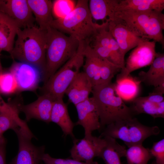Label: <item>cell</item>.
Masks as SVG:
<instances>
[{
  "instance_id": "obj_1",
  "label": "cell",
  "mask_w": 164,
  "mask_h": 164,
  "mask_svg": "<svg viewBox=\"0 0 164 164\" xmlns=\"http://www.w3.org/2000/svg\"><path fill=\"white\" fill-rule=\"evenodd\" d=\"M47 30L36 26L18 29L17 39L10 54L11 57L36 66L43 75L45 65Z\"/></svg>"
},
{
  "instance_id": "obj_2",
  "label": "cell",
  "mask_w": 164,
  "mask_h": 164,
  "mask_svg": "<svg viewBox=\"0 0 164 164\" xmlns=\"http://www.w3.org/2000/svg\"><path fill=\"white\" fill-rule=\"evenodd\" d=\"M114 16L136 36L145 39H152L164 48V14L162 11L126 10L115 12Z\"/></svg>"
},
{
  "instance_id": "obj_3",
  "label": "cell",
  "mask_w": 164,
  "mask_h": 164,
  "mask_svg": "<svg viewBox=\"0 0 164 164\" xmlns=\"http://www.w3.org/2000/svg\"><path fill=\"white\" fill-rule=\"evenodd\" d=\"M88 2V0H78L70 13L63 18L53 19L50 26L69 35L79 42L89 44L100 24L93 22Z\"/></svg>"
},
{
  "instance_id": "obj_4",
  "label": "cell",
  "mask_w": 164,
  "mask_h": 164,
  "mask_svg": "<svg viewBox=\"0 0 164 164\" xmlns=\"http://www.w3.org/2000/svg\"><path fill=\"white\" fill-rule=\"evenodd\" d=\"M80 42L51 27L47 30L46 61L43 77L45 83L77 52Z\"/></svg>"
},
{
  "instance_id": "obj_5",
  "label": "cell",
  "mask_w": 164,
  "mask_h": 164,
  "mask_svg": "<svg viewBox=\"0 0 164 164\" xmlns=\"http://www.w3.org/2000/svg\"><path fill=\"white\" fill-rule=\"evenodd\" d=\"M91 93L99 113L101 129L116 121L133 118L130 108L118 94L115 84L111 82L94 87Z\"/></svg>"
},
{
  "instance_id": "obj_6",
  "label": "cell",
  "mask_w": 164,
  "mask_h": 164,
  "mask_svg": "<svg viewBox=\"0 0 164 164\" xmlns=\"http://www.w3.org/2000/svg\"><path fill=\"white\" fill-rule=\"evenodd\" d=\"M85 45L84 43L80 42L74 55L44 83L42 89L43 94L50 95L55 101L63 99L67 88L83 66Z\"/></svg>"
},
{
  "instance_id": "obj_7",
  "label": "cell",
  "mask_w": 164,
  "mask_h": 164,
  "mask_svg": "<svg viewBox=\"0 0 164 164\" xmlns=\"http://www.w3.org/2000/svg\"><path fill=\"white\" fill-rule=\"evenodd\" d=\"M106 126L99 137L109 136L120 139L128 147L142 144L147 138L158 135L160 132L158 126L145 125L133 118L118 121Z\"/></svg>"
},
{
  "instance_id": "obj_8",
  "label": "cell",
  "mask_w": 164,
  "mask_h": 164,
  "mask_svg": "<svg viewBox=\"0 0 164 164\" xmlns=\"http://www.w3.org/2000/svg\"><path fill=\"white\" fill-rule=\"evenodd\" d=\"M156 42L145 39L135 47L130 53L125 64L116 77V81L125 78L135 70L150 65L157 53Z\"/></svg>"
},
{
  "instance_id": "obj_9",
  "label": "cell",
  "mask_w": 164,
  "mask_h": 164,
  "mask_svg": "<svg viewBox=\"0 0 164 164\" xmlns=\"http://www.w3.org/2000/svg\"><path fill=\"white\" fill-rule=\"evenodd\" d=\"M15 132L18 139V151L9 164H40L45 146H37L32 143V139L36 138L30 129L21 128Z\"/></svg>"
},
{
  "instance_id": "obj_10",
  "label": "cell",
  "mask_w": 164,
  "mask_h": 164,
  "mask_svg": "<svg viewBox=\"0 0 164 164\" xmlns=\"http://www.w3.org/2000/svg\"><path fill=\"white\" fill-rule=\"evenodd\" d=\"M73 145L70 150V156L75 160L85 162L93 161L99 157L101 150L105 143L104 138L92 135L85 136L81 139L74 138Z\"/></svg>"
},
{
  "instance_id": "obj_11",
  "label": "cell",
  "mask_w": 164,
  "mask_h": 164,
  "mask_svg": "<svg viewBox=\"0 0 164 164\" xmlns=\"http://www.w3.org/2000/svg\"><path fill=\"white\" fill-rule=\"evenodd\" d=\"M10 72L14 76L18 91H33L37 88L43 77L39 69L32 64L23 62H14Z\"/></svg>"
},
{
  "instance_id": "obj_12",
  "label": "cell",
  "mask_w": 164,
  "mask_h": 164,
  "mask_svg": "<svg viewBox=\"0 0 164 164\" xmlns=\"http://www.w3.org/2000/svg\"><path fill=\"white\" fill-rule=\"evenodd\" d=\"M0 11L12 19L19 29L35 26V19L27 0H4Z\"/></svg>"
},
{
  "instance_id": "obj_13",
  "label": "cell",
  "mask_w": 164,
  "mask_h": 164,
  "mask_svg": "<svg viewBox=\"0 0 164 164\" xmlns=\"http://www.w3.org/2000/svg\"><path fill=\"white\" fill-rule=\"evenodd\" d=\"M75 106L78 120L75 124L83 127L85 136H90L93 131L101 129L99 113L93 97H89Z\"/></svg>"
},
{
  "instance_id": "obj_14",
  "label": "cell",
  "mask_w": 164,
  "mask_h": 164,
  "mask_svg": "<svg viewBox=\"0 0 164 164\" xmlns=\"http://www.w3.org/2000/svg\"><path fill=\"white\" fill-rule=\"evenodd\" d=\"M54 101L50 95L43 94L31 103L26 105L21 104L20 110L25 114V120L26 122L32 119H36L49 124L51 122V113Z\"/></svg>"
},
{
  "instance_id": "obj_15",
  "label": "cell",
  "mask_w": 164,
  "mask_h": 164,
  "mask_svg": "<svg viewBox=\"0 0 164 164\" xmlns=\"http://www.w3.org/2000/svg\"><path fill=\"white\" fill-rule=\"evenodd\" d=\"M108 22V30L117 42L124 57L129 51L145 39L135 35L120 20Z\"/></svg>"
},
{
  "instance_id": "obj_16",
  "label": "cell",
  "mask_w": 164,
  "mask_h": 164,
  "mask_svg": "<svg viewBox=\"0 0 164 164\" xmlns=\"http://www.w3.org/2000/svg\"><path fill=\"white\" fill-rule=\"evenodd\" d=\"M20 103L5 102L0 107V137L7 130L15 132L21 128H28L27 122L21 119L19 114Z\"/></svg>"
},
{
  "instance_id": "obj_17",
  "label": "cell",
  "mask_w": 164,
  "mask_h": 164,
  "mask_svg": "<svg viewBox=\"0 0 164 164\" xmlns=\"http://www.w3.org/2000/svg\"><path fill=\"white\" fill-rule=\"evenodd\" d=\"M92 89L91 81L83 71L78 73L67 88L65 94L68 96L69 101L75 106L88 99Z\"/></svg>"
},
{
  "instance_id": "obj_18",
  "label": "cell",
  "mask_w": 164,
  "mask_h": 164,
  "mask_svg": "<svg viewBox=\"0 0 164 164\" xmlns=\"http://www.w3.org/2000/svg\"><path fill=\"white\" fill-rule=\"evenodd\" d=\"M84 53L85 58L84 72L91 81L93 88L101 85L100 73L103 58L97 54L89 44H86Z\"/></svg>"
},
{
  "instance_id": "obj_19",
  "label": "cell",
  "mask_w": 164,
  "mask_h": 164,
  "mask_svg": "<svg viewBox=\"0 0 164 164\" xmlns=\"http://www.w3.org/2000/svg\"><path fill=\"white\" fill-rule=\"evenodd\" d=\"M51 122L58 125L63 132L64 137L68 135L75 138L73 129L75 124L69 114L67 105L63 99L56 100L53 105L50 118Z\"/></svg>"
},
{
  "instance_id": "obj_20",
  "label": "cell",
  "mask_w": 164,
  "mask_h": 164,
  "mask_svg": "<svg viewBox=\"0 0 164 164\" xmlns=\"http://www.w3.org/2000/svg\"><path fill=\"white\" fill-rule=\"evenodd\" d=\"M19 29L16 23L5 13L0 11V49L10 54Z\"/></svg>"
},
{
  "instance_id": "obj_21",
  "label": "cell",
  "mask_w": 164,
  "mask_h": 164,
  "mask_svg": "<svg viewBox=\"0 0 164 164\" xmlns=\"http://www.w3.org/2000/svg\"><path fill=\"white\" fill-rule=\"evenodd\" d=\"M39 27L47 30L53 19L52 2L50 0H27Z\"/></svg>"
},
{
  "instance_id": "obj_22",
  "label": "cell",
  "mask_w": 164,
  "mask_h": 164,
  "mask_svg": "<svg viewBox=\"0 0 164 164\" xmlns=\"http://www.w3.org/2000/svg\"><path fill=\"white\" fill-rule=\"evenodd\" d=\"M147 72L138 73L139 81L155 87L164 82V54L157 53L156 57Z\"/></svg>"
},
{
  "instance_id": "obj_23",
  "label": "cell",
  "mask_w": 164,
  "mask_h": 164,
  "mask_svg": "<svg viewBox=\"0 0 164 164\" xmlns=\"http://www.w3.org/2000/svg\"><path fill=\"white\" fill-rule=\"evenodd\" d=\"M164 9V0H116L114 11L115 13L126 10L162 11Z\"/></svg>"
},
{
  "instance_id": "obj_24",
  "label": "cell",
  "mask_w": 164,
  "mask_h": 164,
  "mask_svg": "<svg viewBox=\"0 0 164 164\" xmlns=\"http://www.w3.org/2000/svg\"><path fill=\"white\" fill-rule=\"evenodd\" d=\"M105 143L99 157L103 159L106 164H121L120 159L125 157L126 149L119 144L116 139L109 136L103 137Z\"/></svg>"
},
{
  "instance_id": "obj_25",
  "label": "cell",
  "mask_w": 164,
  "mask_h": 164,
  "mask_svg": "<svg viewBox=\"0 0 164 164\" xmlns=\"http://www.w3.org/2000/svg\"><path fill=\"white\" fill-rule=\"evenodd\" d=\"M129 107L133 114L144 113L154 118H164V101L155 103L149 101L145 97H139L133 100Z\"/></svg>"
},
{
  "instance_id": "obj_26",
  "label": "cell",
  "mask_w": 164,
  "mask_h": 164,
  "mask_svg": "<svg viewBox=\"0 0 164 164\" xmlns=\"http://www.w3.org/2000/svg\"><path fill=\"white\" fill-rule=\"evenodd\" d=\"M89 2V8L92 18L96 20L108 22L114 19L116 0H90Z\"/></svg>"
},
{
  "instance_id": "obj_27",
  "label": "cell",
  "mask_w": 164,
  "mask_h": 164,
  "mask_svg": "<svg viewBox=\"0 0 164 164\" xmlns=\"http://www.w3.org/2000/svg\"><path fill=\"white\" fill-rule=\"evenodd\" d=\"M125 157L127 164H147L152 158L150 149L143 147L142 144H136L128 147Z\"/></svg>"
},
{
  "instance_id": "obj_28",
  "label": "cell",
  "mask_w": 164,
  "mask_h": 164,
  "mask_svg": "<svg viewBox=\"0 0 164 164\" xmlns=\"http://www.w3.org/2000/svg\"><path fill=\"white\" fill-rule=\"evenodd\" d=\"M116 81L115 84L117 91L121 97L127 99L131 98L136 96L138 91L139 81L129 77Z\"/></svg>"
},
{
  "instance_id": "obj_29",
  "label": "cell",
  "mask_w": 164,
  "mask_h": 164,
  "mask_svg": "<svg viewBox=\"0 0 164 164\" xmlns=\"http://www.w3.org/2000/svg\"><path fill=\"white\" fill-rule=\"evenodd\" d=\"M76 4L72 0H56L52 2V12L56 19H62L75 8Z\"/></svg>"
},
{
  "instance_id": "obj_30",
  "label": "cell",
  "mask_w": 164,
  "mask_h": 164,
  "mask_svg": "<svg viewBox=\"0 0 164 164\" xmlns=\"http://www.w3.org/2000/svg\"><path fill=\"white\" fill-rule=\"evenodd\" d=\"M18 91V86L14 75L10 71L0 73V93L9 94Z\"/></svg>"
},
{
  "instance_id": "obj_31",
  "label": "cell",
  "mask_w": 164,
  "mask_h": 164,
  "mask_svg": "<svg viewBox=\"0 0 164 164\" xmlns=\"http://www.w3.org/2000/svg\"><path fill=\"white\" fill-rule=\"evenodd\" d=\"M45 164H98L96 161L85 162L78 161L73 159L56 158L52 157L48 154L45 153L42 158Z\"/></svg>"
},
{
  "instance_id": "obj_32",
  "label": "cell",
  "mask_w": 164,
  "mask_h": 164,
  "mask_svg": "<svg viewBox=\"0 0 164 164\" xmlns=\"http://www.w3.org/2000/svg\"><path fill=\"white\" fill-rule=\"evenodd\" d=\"M153 157L155 159L156 164H164V139L154 142L150 149Z\"/></svg>"
},
{
  "instance_id": "obj_33",
  "label": "cell",
  "mask_w": 164,
  "mask_h": 164,
  "mask_svg": "<svg viewBox=\"0 0 164 164\" xmlns=\"http://www.w3.org/2000/svg\"><path fill=\"white\" fill-rule=\"evenodd\" d=\"M7 140L4 136L0 137V164H6V146Z\"/></svg>"
},
{
  "instance_id": "obj_34",
  "label": "cell",
  "mask_w": 164,
  "mask_h": 164,
  "mask_svg": "<svg viewBox=\"0 0 164 164\" xmlns=\"http://www.w3.org/2000/svg\"><path fill=\"white\" fill-rule=\"evenodd\" d=\"M145 97L149 101L155 103H160L164 101L162 94L153 92L149 93V95Z\"/></svg>"
},
{
  "instance_id": "obj_35",
  "label": "cell",
  "mask_w": 164,
  "mask_h": 164,
  "mask_svg": "<svg viewBox=\"0 0 164 164\" xmlns=\"http://www.w3.org/2000/svg\"><path fill=\"white\" fill-rule=\"evenodd\" d=\"M153 92L163 94H164V82L155 87Z\"/></svg>"
},
{
  "instance_id": "obj_36",
  "label": "cell",
  "mask_w": 164,
  "mask_h": 164,
  "mask_svg": "<svg viewBox=\"0 0 164 164\" xmlns=\"http://www.w3.org/2000/svg\"><path fill=\"white\" fill-rule=\"evenodd\" d=\"M2 51V50L1 49H0V73L2 72V68L0 61L1 53Z\"/></svg>"
},
{
  "instance_id": "obj_37",
  "label": "cell",
  "mask_w": 164,
  "mask_h": 164,
  "mask_svg": "<svg viewBox=\"0 0 164 164\" xmlns=\"http://www.w3.org/2000/svg\"><path fill=\"white\" fill-rule=\"evenodd\" d=\"M5 102L2 98L0 94V107Z\"/></svg>"
},
{
  "instance_id": "obj_38",
  "label": "cell",
  "mask_w": 164,
  "mask_h": 164,
  "mask_svg": "<svg viewBox=\"0 0 164 164\" xmlns=\"http://www.w3.org/2000/svg\"><path fill=\"white\" fill-rule=\"evenodd\" d=\"M3 1L4 0H0V6H1L2 3H3Z\"/></svg>"
},
{
  "instance_id": "obj_39",
  "label": "cell",
  "mask_w": 164,
  "mask_h": 164,
  "mask_svg": "<svg viewBox=\"0 0 164 164\" xmlns=\"http://www.w3.org/2000/svg\"><path fill=\"white\" fill-rule=\"evenodd\" d=\"M152 164H156V163L154 161V162H152Z\"/></svg>"
},
{
  "instance_id": "obj_40",
  "label": "cell",
  "mask_w": 164,
  "mask_h": 164,
  "mask_svg": "<svg viewBox=\"0 0 164 164\" xmlns=\"http://www.w3.org/2000/svg\"></svg>"
}]
</instances>
